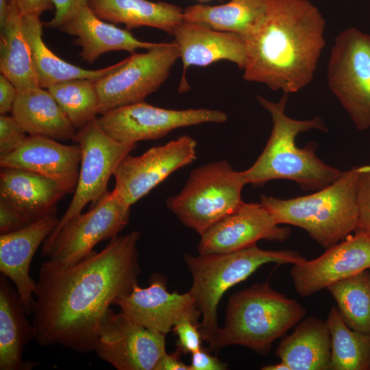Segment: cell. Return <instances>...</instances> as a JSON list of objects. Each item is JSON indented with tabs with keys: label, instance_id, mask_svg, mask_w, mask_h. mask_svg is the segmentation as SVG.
Segmentation results:
<instances>
[{
	"label": "cell",
	"instance_id": "obj_2",
	"mask_svg": "<svg viewBox=\"0 0 370 370\" xmlns=\"http://www.w3.org/2000/svg\"><path fill=\"white\" fill-rule=\"evenodd\" d=\"M264 15L243 39V78L295 93L313 79L325 47V19L308 0H266Z\"/></svg>",
	"mask_w": 370,
	"mask_h": 370
},
{
	"label": "cell",
	"instance_id": "obj_15",
	"mask_svg": "<svg viewBox=\"0 0 370 370\" xmlns=\"http://www.w3.org/2000/svg\"><path fill=\"white\" fill-rule=\"evenodd\" d=\"M114 305L131 321L164 336L181 321L188 319L198 323L201 316L189 291L170 293L166 278L160 274L153 275L146 288L135 285Z\"/></svg>",
	"mask_w": 370,
	"mask_h": 370
},
{
	"label": "cell",
	"instance_id": "obj_33",
	"mask_svg": "<svg viewBox=\"0 0 370 370\" xmlns=\"http://www.w3.org/2000/svg\"><path fill=\"white\" fill-rule=\"evenodd\" d=\"M358 220L355 233L370 236V165L361 173L357 194Z\"/></svg>",
	"mask_w": 370,
	"mask_h": 370
},
{
	"label": "cell",
	"instance_id": "obj_40",
	"mask_svg": "<svg viewBox=\"0 0 370 370\" xmlns=\"http://www.w3.org/2000/svg\"><path fill=\"white\" fill-rule=\"evenodd\" d=\"M23 14L40 16L54 8L53 0H12Z\"/></svg>",
	"mask_w": 370,
	"mask_h": 370
},
{
	"label": "cell",
	"instance_id": "obj_19",
	"mask_svg": "<svg viewBox=\"0 0 370 370\" xmlns=\"http://www.w3.org/2000/svg\"><path fill=\"white\" fill-rule=\"evenodd\" d=\"M56 211L0 236V271L14 284L27 315L33 314L36 282L29 275L32 258L56 228Z\"/></svg>",
	"mask_w": 370,
	"mask_h": 370
},
{
	"label": "cell",
	"instance_id": "obj_26",
	"mask_svg": "<svg viewBox=\"0 0 370 370\" xmlns=\"http://www.w3.org/2000/svg\"><path fill=\"white\" fill-rule=\"evenodd\" d=\"M22 25L25 36L31 49L38 85L47 89L59 82L73 79H88L97 82L116 71L124 60L113 65L97 70L84 69L57 56L44 43L43 23L40 16L23 14Z\"/></svg>",
	"mask_w": 370,
	"mask_h": 370
},
{
	"label": "cell",
	"instance_id": "obj_5",
	"mask_svg": "<svg viewBox=\"0 0 370 370\" xmlns=\"http://www.w3.org/2000/svg\"><path fill=\"white\" fill-rule=\"evenodd\" d=\"M306 314L301 304L273 289L268 282L253 284L230 297L224 326L219 328L210 348L217 351L241 345L267 354L273 343Z\"/></svg>",
	"mask_w": 370,
	"mask_h": 370
},
{
	"label": "cell",
	"instance_id": "obj_20",
	"mask_svg": "<svg viewBox=\"0 0 370 370\" xmlns=\"http://www.w3.org/2000/svg\"><path fill=\"white\" fill-rule=\"evenodd\" d=\"M177 44L183 64L179 91L190 88L186 78L189 66H207L219 60H228L243 69L246 62V45L239 35L217 31L206 25L182 21L171 33Z\"/></svg>",
	"mask_w": 370,
	"mask_h": 370
},
{
	"label": "cell",
	"instance_id": "obj_29",
	"mask_svg": "<svg viewBox=\"0 0 370 370\" xmlns=\"http://www.w3.org/2000/svg\"><path fill=\"white\" fill-rule=\"evenodd\" d=\"M266 5V0H230L219 5L197 4L185 8L183 18L184 21L200 23L244 38L262 19Z\"/></svg>",
	"mask_w": 370,
	"mask_h": 370
},
{
	"label": "cell",
	"instance_id": "obj_35",
	"mask_svg": "<svg viewBox=\"0 0 370 370\" xmlns=\"http://www.w3.org/2000/svg\"><path fill=\"white\" fill-rule=\"evenodd\" d=\"M172 330L177 336V346L180 352L192 354L201 348L203 338L198 323L183 320L174 325Z\"/></svg>",
	"mask_w": 370,
	"mask_h": 370
},
{
	"label": "cell",
	"instance_id": "obj_43",
	"mask_svg": "<svg viewBox=\"0 0 370 370\" xmlns=\"http://www.w3.org/2000/svg\"><path fill=\"white\" fill-rule=\"evenodd\" d=\"M262 370H291L288 366L280 361L278 364L269 365L262 367Z\"/></svg>",
	"mask_w": 370,
	"mask_h": 370
},
{
	"label": "cell",
	"instance_id": "obj_11",
	"mask_svg": "<svg viewBox=\"0 0 370 370\" xmlns=\"http://www.w3.org/2000/svg\"><path fill=\"white\" fill-rule=\"evenodd\" d=\"M96 119L76 133L74 141L79 145L82 151L77 186L66 210L43 243L49 242L88 204L92 207L98 202L108 191L109 180L118 165L136 147V144L123 143L109 136L98 125Z\"/></svg>",
	"mask_w": 370,
	"mask_h": 370
},
{
	"label": "cell",
	"instance_id": "obj_38",
	"mask_svg": "<svg viewBox=\"0 0 370 370\" xmlns=\"http://www.w3.org/2000/svg\"><path fill=\"white\" fill-rule=\"evenodd\" d=\"M56 10L54 16L46 25L53 28H58L60 23L74 10L87 5L88 0H53Z\"/></svg>",
	"mask_w": 370,
	"mask_h": 370
},
{
	"label": "cell",
	"instance_id": "obj_31",
	"mask_svg": "<svg viewBox=\"0 0 370 370\" xmlns=\"http://www.w3.org/2000/svg\"><path fill=\"white\" fill-rule=\"evenodd\" d=\"M347 325L370 334V271L366 270L329 286Z\"/></svg>",
	"mask_w": 370,
	"mask_h": 370
},
{
	"label": "cell",
	"instance_id": "obj_9",
	"mask_svg": "<svg viewBox=\"0 0 370 370\" xmlns=\"http://www.w3.org/2000/svg\"><path fill=\"white\" fill-rule=\"evenodd\" d=\"M130 208L114 190H108L88 212L73 217L43 243L42 256L62 266L76 263L99 243L118 236L129 223Z\"/></svg>",
	"mask_w": 370,
	"mask_h": 370
},
{
	"label": "cell",
	"instance_id": "obj_41",
	"mask_svg": "<svg viewBox=\"0 0 370 370\" xmlns=\"http://www.w3.org/2000/svg\"><path fill=\"white\" fill-rule=\"evenodd\" d=\"M179 352L177 350L174 354L166 353L158 362L155 370H189V366L180 359Z\"/></svg>",
	"mask_w": 370,
	"mask_h": 370
},
{
	"label": "cell",
	"instance_id": "obj_39",
	"mask_svg": "<svg viewBox=\"0 0 370 370\" xmlns=\"http://www.w3.org/2000/svg\"><path fill=\"white\" fill-rule=\"evenodd\" d=\"M17 89L3 75H0V114L11 112L17 95Z\"/></svg>",
	"mask_w": 370,
	"mask_h": 370
},
{
	"label": "cell",
	"instance_id": "obj_8",
	"mask_svg": "<svg viewBox=\"0 0 370 370\" xmlns=\"http://www.w3.org/2000/svg\"><path fill=\"white\" fill-rule=\"evenodd\" d=\"M332 92L360 131L370 128V34L356 27L341 32L327 68Z\"/></svg>",
	"mask_w": 370,
	"mask_h": 370
},
{
	"label": "cell",
	"instance_id": "obj_6",
	"mask_svg": "<svg viewBox=\"0 0 370 370\" xmlns=\"http://www.w3.org/2000/svg\"><path fill=\"white\" fill-rule=\"evenodd\" d=\"M184 258L193 277V284L188 291L202 318L199 328L203 340L209 343L219 329L218 305L228 289L245 280L264 264H295L306 260L297 251L265 250L256 244L228 253L197 256L186 254Z\"/></svg>",
	"mask_w": 370,
	"mask_h": 370
},
{
	"label": "cell",
	"instance_id": "obj_34",
	"mask_svg": "<svg viewBox=\"0 0 370 370\" xmlns=\"http://www.w3.org/2000/svg\"><path fill=\"white\" fill-rule=\"evenodd\" d=\"M25 131L13 118L0 115V157L16 149L26 138Z\"/></svg>",
	"mask_w": 370,
	"mask_h": 370
},
{
	"label": "cell",
	"instance_id": "obj_13",
	"mask_svg": "<svg viewBox=\"0 0 370 370\" xmlns=\"http://www.w3.org/2000/svg\"><path fill=\"white\" fill-rule=\"evenodd\" d=\"M197 142L183 135L138 156H126L116 167L114 191L132 206L174 171L190 164L197 157Z\"/></svg>",
	"mask_w": 370,
	"mask_h": 370
},
{
	"label": "cell",
	"instance_id": "obj_4",
	"mask_svg": "<svg viewBox=\"0 0 370 370\" xmlns=\"http://www.w3.org/2000/svg\"><path fill=\"white\" fill-rule=\"evenodd\" d=\"M366 166L343 171L332 184L312 194L288 199L262 194L260 203L278 224L299 227L328 249L356 230L358 186Z\"/></svg>",
	"mask_w": 370,
	"mask_h": 370
},
{
	"label": "cell",
	"instance_id": "obj_10",
	"mask_svg": "<svg viewBox=\"0 0 370 370\" xmlns=\"http://www.w3.org/2000/svg\"><path fill=\"white\" fill-rule=\"evenodd\" d=\"M147 51L131 53L119 69L95 82L99 114L143 101L166 81L180 58L174 41L158 43Z\"/></svg>",
	"mask_w": 370,
	"mask_h": 370
},
{
	"label": "cell",
	"instance_id": "obj_37",
	"mask_svg": "<svg viewBox=\"0 0 370 370\" xmlns=\"http://www.w3.org/2000/svg\"><path fill=\"white\" fill-rule=\"evenodd\" d=\"M191 354L189 370H224L227 369V365L225 362L211 355L204 349L201 348Z\"/></svg>",
	"mask_w": 370,
	"mask_h": 370
},
{
	"label": "cell",
	"instance_id": "obj_7",
	"mask_svg": "<svg viewBox=\"0 0 370 370\" xmlns=\"http://www.w3.org/2000/svg\"><path fill=\"white\" fill-rule=\"evenodd\" d=\"M246 184L243 171L225 160L214 161L193 169L183 188L166 204L185 226L201 235L244 203L241 193Z\"/></svg>",
	"mask_w": 370,
	"mask_h": 370
},
{
	"label": "cell",
	"instance_id": "obj_12",
	"mask_svg": "<svg viewBox=\"0 0 370 370\" xmlns=\"http://www.w3.org/2000/svg\"><path fill=\"white\" fill-rule=\"evenodd\" d=\"M227 120V115L218 110L165 109L144 101L112 109L96 119L106 134L125 144L158 139L180 127Z\"/></svg>",
	"mask_w": 370,
	"mask_h": 370
},
{
	"label": "cell",
	"instance_id": "obj_22",
	"mask_svg": "<svg viewBox=\"0 0 370 370\" xmlns=\"http://www.w3.org/2000/svg\"><path fill=\"white\" fill-rule=\"evenodd\" d=\"M66 193L50 177L21 169L1 167L0 197L31 223L56 212L57 204Z\"/></svg>",
	"mask_w": 370,
	"mask_h": 370
},
{
	"label": "cell",
	"instance_id": "obj_42",
	"mask_svg": "<svg viewBox=\"0 0 370 370\" xmlns=\"http://www.w3.org/2000/svg\"><path fill=\"white\" fill-rule=\"evenodd\" d=\"M9 4L8 0H0V27H1L5 23L8 14Z\"/></svg>",
	"mask_w": 370,
	"mask_h": 370
},
{
	"label": "cell",
	"instance_id": "obj_25",
	"mask_svg": "<svg viewBox=\"0 0 370 370\" xmlns=\"http://www.w3.org/2000/svg\"><path fill=\"white\" fill-rule=\"evenodd\" d=\"M291 370H329L331 338L326 321L309 317L300 321L275 351Z\"/></svg>",
	"mask_w": 370,
	"mask_h": 370
},
{
	"label": "cell",
	"instance_id": "obj_24",
	"mask_svg": "<svg viewBox=\"0 0 370 370\" xmlns=\"http://www.w3.org/2000/svg\"><path fill=\"white\" fill-rule=\"evenodd\" d=\"M12 116L26 134L56 140L75 139L76 130L47 89L17 91Z\"/></svg>",
	"mask_w": 370,
	"mask_h": 370
},
{
	"label": "cell",
	"instance_id": "obj_17",
	"mask_svg": "<svg viewBox=\"0 0 370 370\" xmlns=\"http://www.w3.org/2000/svg\"><path fill=\"white\" fill-rule=\"evenodd\" d=\"M290 234L291 230L280 226L260 202H244L202 233L197 249L199 254L228 253L256 245L262 239L283 242Z\"/></svg>",
	"mask_w": 370,
	"mask_h": 370
},
{
	"label": "cell",
	"instance_id": "obj_1",
	"mask_svg": "<svg viewBox=\"0 0 370 370\" xmlns=\"http://www.w3.org/2000/svg\"><path fill=\"white\" fill-rule=\"evenodd\" d=\"M140 236L137 230L117 236L101 251L69 266L49 260L40 264L32 314L34 339L40 346L94 351L110 306L138 284Z\"/></svg>",
	"mask_w": 370,
	"mask_h": 370
},
{
	"label": "cell",
	"instance_id": "obj_27",
	"mask_svg": "<svg viewBox=\"0 0 370 370\" xmlns=\"http://www.w3.org/2000/svg\"><path fill=\"white\" fill-rule=\"evenodd\" d=\"M88 5L100 19L124 24L127 30L143 26L171 34L184 21L182 9L174 4L148 0H88Z\"/></svg>",
	"mask_w": 370,
	"mask_h": 370
},
{
	"label": "cell",
	"instance_id": "obj_21",
	"mask_svg": "<svg viewBox=\"0 0 370 370\" xmlns=\"http://www.w3.org/2000/svg\"><path fill=\"white\" fill-rule=\"evenodd\" d=\"M58 28L69 35L77 36L73 43L81 47L83 60L92 64L102 54L112 51L149 49L158 43L136 39L129 31L104 22L90 9L88 4L71 12Z\"/></svg>",
	"mask_w": 370,
	"mask_h": 370
},
{
	"label": "cell",
	"instance_id": "obj_28",
	"mask_svg": "<svg viewBox=\"0 0 370 370\" xmlns=\"http://www.w3.org/2000/svg\"><path fill=\"white\" fill-rule=\"evenodd\" d=\"M8 4L6 21L1 27L0 71L18 91H23L39 85L23 29V14L12 0H8Z\"/></svg>",
	"mask_w": 370,
	"mask_h": 370
},
{
	"label": "cell",
	"instance_id": "obj_23",
	"mask_svg": "<svg viewBox=\"0 0 370 370\" xmlns=\"http://www.w3.org/2000/svg\"><path fill=\"white\" fill-rule=\"evenodd\" d=\"M27 312L19 295L8 278L0 275V369L27 370L35 363L24 362L25 345L34 339L33 324L26 317Z\"/></svg>",
	"mask_w": 370,
	"mask_h": 370
},
{
	"label": "cell",
	"instance_id": "obj_14",
	"mask_svg": "<svg viewBox=\"0 0 370 370\" xmlns=\"http://www.w3.org/2000/svg\"><path fill=\"white\" fill-rule=\"evenodd\" d=\"M94 351L117 370H155L166 354L165 336L110 308L100 323Z\"/></svg>",
	"mask_w": 370,
	"mask_h": 370
},
{
	"label": "cell",
	"instance_id": "obj_36",
	"mask_svg": "<svg viewBox=\"0 0 370 370\" xmlns=\"http://www.w3.org/2000/svg\"><path fill=\"white\" fill-rule=\"evenodd\" d=\"M31 222L6 199L0 197V233L18 230Z\"/></svg>",
	"mask_w": 370,
	"mask_h": 370
},
{
	"label": "cell",
	"instance_id": "obj_32",
	"mask_svg": "<svg viewBox=\"0 0 370 370\" xmlns=\"http://www.w3.org/2000/svg\"><path fill=\"white\" fill-rule=\"evenodd\" d=\"M47 90L75 130L84 127L99 114V97L90 79L66 80Z\"/></svg>",
	"mask_w": 370,
	"mask_h": 370
},
{
	"label": "cell",
	"instance_id": "obj_3",
	"mask_svg": "<svg viewBox=\"0 0 370 370\" xmlns=\"http://www.w3.org/2000/svg\"><path fill=\"white\" fill-rule=\"evenodd\" d=\"M288 95L284 92L277 102L256 96L260 105L269 112L273 127L262 152L243 174L247 184L256 186L271 180H287L304 190H317L332 184L343 171L317 156L315 143L302 148L296 145L300 133L312 130L328 132V128L319 116L308 120L289 117L286 114Z\"/></svg>",
	"mask_w": 370,
	"mask_h": 370
},
{
	"label": "cell",
	"instance_id": "obj_30",
	"mask_svg": "<svg viewBox=\"0 0 370 370\" xmlns=\"http://www.w3.org/2000/svg\"><path fill=\"white\" fill-rule=\"evenodd\" d=\"M326 322L331 338L329 370L370 369V334L349 328L334 306Z\"/></svg>",
	"mask_w": 370,
	"mask_h": 370
},
{
	"label": "cell",
	"instance_id": "obj_16",
	"mask_svg": "<svg viewBox=\"0 0 370 370\" xmlns=\"http://www.w3.org/2000/svg\"><path fill=\"white\" fill-rule=\"evenodd\" d=\"M369 269L370 236L355 233L317 258L293 264L290 273L296 292L305 297Z\"/></svg>",
	"mask_w": 370,
	"mask_h": 370
},
{
	"label": "cell",
	"instance_id": "obj_18",
	"mask_svg": "<svg viewBox=\"0 0 370 370\" xmlns=\"http://www.w3.org/2000/svg\"><path fill=\"white\" fill-rule=\"evenodd\" d=\"M81 159L79 144L64 145L49 137L29 135L16 149L0 157V166L45 175L58 182L67 193H73Z\"/></svg>",
	"mask_w": 370,
	"mask_h": 370
},
{
	"label": "cell",
	"instance_id": "obj_44",
	"mask_svg": "<svg viewBox=\"0 0 370 370\" xmlns=\"http://www.w3.org/2000/svg\"><path fill=\"white\" fill-rule=\"evenodd\" d=\"M198 1H201V2H205V1H210V0H198Z\"/></svg>",
	"mask_w": 370,
	"mask_h": 370
}]
</instances>
